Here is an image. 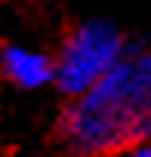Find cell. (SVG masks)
Returning a JSON list of instances; mask_svg holds the SVG:
<instances>
[{
    "label": "cell",
    "mask_w": 151,
    "mask_h": 157,
    "mask_svg": "<svg viewBox=\"0 0 151 157\" xmlns=\"http://www.w3.org/2000/svg\"><path fill=\"white\" fill-rule=\"evenodd\" d=\"M115 157H151V140L148 142H139V145H130V148L119 151Z\"/></svg>",
    "instance_id": "obj_4"
},
{
    "label": "cell",
    "mask_w": 151,
    "mask_h": 157,
    "mask_svg": "<svg viewBox=\"0 0 151 157\" xmlns=\"http://www.w3.org/2000/svg\"><path fill=\"white\" fill-rule=\"evenodd\" d=\"M59 145L71 157H115L151 140V65L130 51L86 95L68 98L56 119Z\"/></svg>",
    "instance_id": "obj_1"
},
{
    "label": "cell",
    "mask_w": 151,
    "mask_h": 157,
    "mask_svg": "<svg viewBox=\"0 0 151 157\" xmlns=\"http://www.w3.org/2000/svg\"><path fill=\"white\" fill-rule=\"evenodd\" d=\"M122 27L104 15H89L62 36L59 48L53 53L56 80L62 98H80L92 86H98L119 62L130 53Z\"/></svg>",
    "instance_id": "obj_2"
},
{
    "label": "cell",
    "mask_w": 151,
    "mask_h": 157,
    "mask_svg": "<svg viewBox=\"0 0 151 157\" xmlns=\"http://www.w3.org/2000/svg\"><path fill=\"white\" fill-rule=\"evenodd\" d=\"M0 77L21 92H39L44 86H53L56 80L53 53L27 42H6L0 44Z\"/></svg>",
    "instance_id": "obj_3"
},
{
    "label": "cell",
    "mask_w": 151,
    "mask_h": 157,
    "mask_svg": "<svg viewBox=\"0 0 151 157\" xmlns=\"http://www.w3.org/2000/svg\"><path fill=\"white\" fill-rule=\"evenodd\" d=\"M145 59H148V65H151V51H145Z\"/></svg>",
    "instance_id": "obj_5"
}]
</instances>
